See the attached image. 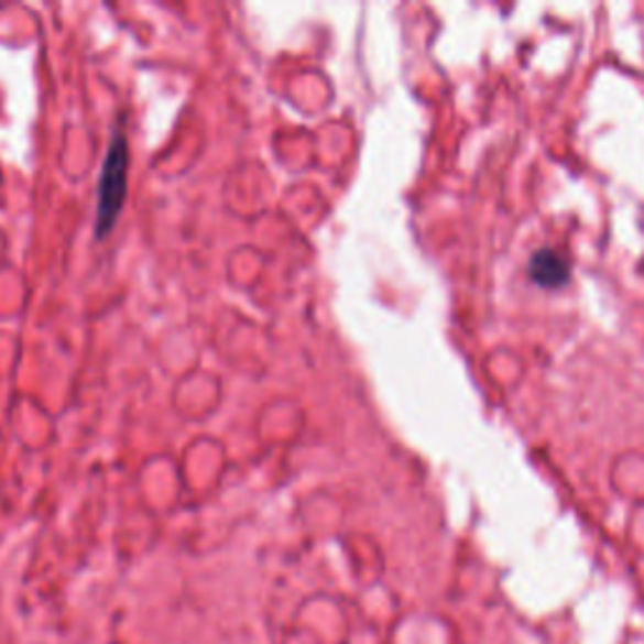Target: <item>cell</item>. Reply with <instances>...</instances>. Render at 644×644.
<instances>
[{
	"label": "cell",
	"instance_id": "6da1fadb",
	"mask_svg": "<svg viewBox=\"0 0 644 644\" xmlns=\"http://www.w3.org/2000/svg\"><path fill=\"white\" fill-rule=\"evenodd\" d=\"M129 144L123 129L117 127L111 137L109 152L103 159V170L99 176V201H96V237H106L117 225L129 192Z\"/></svg>",
	"mask_w": 644,
	"mask_h": 644
},
{
	"label": "cell",
	"instance_id": "7a4b0ae2",
	"mask_svg": "<svg viewBox=\"0 0 644 644\" xmlns=\"http://www.w3.org/2000/svg\"><path fill=\"white\" fill-rule=\"evenodd\" d=\"M528 275L542 287H561L569 277V262L554 250H539L532 258Z\"/></svg>",
	"mask_w": 644,
	"mask_h": 644
}]
</instances>
